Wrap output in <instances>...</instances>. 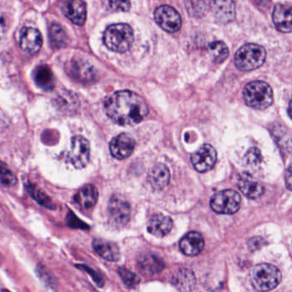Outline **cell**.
<instances>
[{"label": "cell", "mask_w": 292, "mask_h": 292, "mask_svg": "<svg viewBox=\"0 0 292 292\" xmlns=\"http://www.w3.org/2000/svg\"><path fill=\"white\" fill-rule=\"evenodd\" d=\"M105 113L114 123L122 126L137 124L149 114L145 100L129 90L118 91L105 100Z\"/></svg>", "instance_id": "obj_1"}, {"label": "cell", "mask_w": 292, "mask_h": 292, "mask_svg": "<svg viewBox=\"0 0 292 292\" xmlns=\"http://www.w3.org/2000/svg\"><path fill=\"white\" fill-rule=\"evenodd\" d=\"M118 275H120L121 279L123 280V283L130 288L136 287L141 281L140 278L137 275L131 272L130 270L126 269L124 267H120L118 269Z\"/></svg>", "instance_id": "obj_30"}, {"label": "cell", "mask_w": 292, "mask_h": 292, "mask_svg": "<svg viewBox=\"0 0 292 292\" xmlns=\"http://www.w3.org/2000/svg\"><path fill=\"white\" fill-rule=\"evenodd\" d=\"M43 41L38 29L31 27H25L21 31L19 45L22 50L28 54H35L41 50Z\"/></svg>", "instance_id": "obj_12"}, {"label": "cell", "mask_w": 292, "mask_h": 292, "mask_svg": "<svg viewBox=\"0 0 292 292\" xmlns=\"http://www.w3.org/2000/svg\"><path fill=\"white\" fill-rule=\"evenodd\" d=\"M149 181L152 187L155 190L164 189L169 184V170L165 165H155L149 172Z\"/></svg>", "instance_id": "obj_23"}, {"label": "cell", "mask_w": 292, "mask_h": 292, "mask_svg": "<svg viewBox=\"0 0 292 292\" xmlns=\"http://www.w3.org/2000/svg\"><path fill=\"white\" fill-rule=\"evenodd\" d=\"M64 15L69 18L74 24L82 26L84 24L86 17H87V7L83 1L74 0L69 1L64 5Z\"/></svg>", "instance_id": "obj_15"}, {"label": "cell", "mask_w": 292, "mask_h": 292, "mask_svg": "<svg viewBox=\"0 0 292 292\" xmlns=\"http://www.w3.org/2000/svg\"><path fill=\"white\" fill-rule=\"evenodd\" d=\"M208 51L213 61L222 63L229 56V49L223 41H213L208 46Z\"/></svg>", "instance_id": "obj_25"}, {"label": "cell", "mask_w": 292, "mask_h": 292, "mask_svg": "<svg viewBox=\"0 0 292 292\" xmlns=\"http://www.w3.org/2000/svg\"><path fill=\"white\" fill-rule=\"evenodd\" d=\"M5 32H6V23H5V17L0 14V41L4 38Z\"/></svg>", "instance_id": "obj_37"}, {"label": "cell", "mask_w": 292, "mask_h": 292, "mask_svg": "<svg viewBox=\"0 0 292 292\" xmlns=\"http://www.w3.org/2000/svg\"><path fill=\"white\" fill-rule=\"evenodd\" d=\"M210 5L213 15L221 23H229L235 17V4L232 1H213Z\"/></svg>", "instance_id": "obj_21"}, {"label": "cell", "mask_w": 292, "mask_h": 292, "mask_svg": "<svg viewBox=\"0 0 292 292\" xmlns=\"http://www.w3.org/2000/svg\"><path fill=\"white\" fill-rule=\"evenodd\" d=\"M66 225L72 229L79 230H88L89 226L81 221L72 211L69 210L66 215Z\"/></svg>", "instance_id": "obj_32"}, {"label": "cell", "mask_w": 292, "mask_h": 292, "mask_svg": "<svg viewBox=\"0 0 292 292\" xmlns=\"http://www.w3.org/2000/svg\"><path fill=\"white\" fill-rule=\"evenodd\" d=\"M99 192L95 185H87L78 190L75 195V203L84 209L94 208L97 203Z\"/></svg>", "instance_id": "obj_17"}, {"label": "cell", "mask_w": 292, "mask_h": 292, "mask_svg": "<svg viewBox=\"0 0 292 292\" xmlns=\"http://www.w3.org/2000/svg\"><path fill=\"white\" fill-rule=\"evenodd\" d=\"M262 156L259 149L257 148H252L247 152L246 155L244 157V161L247 165L250 166H258L262 162Z\"/></svg>", "instance_id": "obj_33"}, {"label": "cell", "mask_w": 292, "mask_h": 292, "mask_svg": "<svg viewBox=\"0 0 292 292\" xmlns=\"http://www.w3.org/2000/svg\"><path fill=\"white\" fill-rule=\"evenodd\" d=\"M35 81L37 84L42 88H51L53 83V77L50 68L46 66L39 67L36 71Z\"/></svg>", "instance_id": "obj_27"}, {"label": "cell", "mask_w": 292, "mask_h": 292, "mask_svg": "<svg viewBox=\"0 0 292 292\" xmlns=\"http://www.w3.org/2000/svg\"><path fill=\"white\" fill-rule=\"evenodd\" d=\"M90 159V144L87 139L82 136H75L71 140V145L68 154V160L77 169L84 168Z\"/></svg>", "instance_id": "obj_8"}, {"label": "cell", "mask_w": 292, "mask_h": 292, "mask_svg": "<svg viewBox=\"0 0 292 292\" xmlns=\"http://www.w3.org/2000/svg\"><path fill=\"white\" fill-rule=\"evenodd\" d=\"M173 226V221L168 216L155 214L149 220L148 231L153 236L161 238L169 233Z\"/></svg>", "instance_id": "obj_16"}, {"label": "cell", "mask_w": 292, "mask_h": 292, "mask_svg": "<svg viewBox=\"0 0 292 292\" xmlns=\"http://www.w3.org/2000/svg\"><path fill=\"white\" fill-rule=\"evenodd\" d=\"M35 272L39 279L41 280V282L43 283L44 285H46V287L51 289L53 291L58 290V286H59L58 280L48 269H46V267L42 265H38L36 267Z\"/></svg>", "instance_id": "obj_26"}, {"label": "cell", "mask_w": 292, "mask_h": 292, "mask_svg": "<svg viewBox=\"0 0 292 292\" xmlns=\"http://www.w3.org/2000/svg\"><path fill=\"white\" fill-rule=\"evenodd\" d=\"M109 5L114 10H123V11L130 10L131 7V3L127 1H112L109 2Z\"/></svg>", "instance_id": "obj_36"}, {"label": "cell", "mask_w": 292, "mask_h": 292, "mask_svg": "<svg viewBox=\"0 0 292 292\" xmlns=\"http://www.w3.org/2000/svg\"><path fill=\"white\" fill-rule=\"evenodd\" d=\"M103 41L111 51L123 53L128 51L133 44V30L131 26L124 23L113 24L106 28Z\"/></svg>", "instance_id": "obj_2"}, {"label": "cell", "mask_w": 292, "mask_h": 292, "mask_svg": "<svg viewBox=\"0 0 292 292\" xmlns=\"http://www.w3.org/2000/svg\"><path fill=\"white\" fill-rule=\"evenodd\" d=\"M135 146L136 141L132 136L128 134H120L111 141V154L116 159H127L133 153Z\"/></svg>", "instance_id": "obj_11"}, {"label": "cell", "mask_w": 292, "mask_h": 292, "mask_svg": "<svg viewBox=\"0 0 292 292\" xmlns=\"http://www.w3.org/2000/svg\"><path fill=\"white\" fill-rule=\"evenodd\" d=\"M238 186L243 194L250 199L261 197L264 193V187L249 175L244 174L239 177Z\"/></svg>", "instance_id": "obj_19"}, {"label": "cell", "mask_w": 292, "mask_h": 292, "mask_svg": "<svg viewBox=\"0 0 292 292\" xmlns=\"http://www.w3.org/2000/svg\"><path fill=\"white\" fill-rule=\"evenodd\" d=\"M266 50L257 44H246L239 48L235 55V64L240 70L249 71L257 69L264 64Z\"/></svg>", "instance_id": "obj_5"}, {"label": "cell", "mask_w": 292, "mask_h": 292, "mask_svg": "<svg viewBox=\"0 0 292 292\" xmlns=\"http://www.w3.org/2000/svg\"><path fill=\"white\" fill-rule=\"evenodd\" d=\"M240 205L241 197L235 190H222L211 198V208L215 213L221 214H233L239 210Z\"/></svg>", "instance_id": "obj_6"}, {"label": "cell", "mask_w": 292, "mask_h": 292, "mask_svg": "<svg viewBox=\"0 0 292 292\" xmlns=\"http://www.w3.org/2000/svg\"><path fill=\"white\" fill-rule=\"evenodd\" d=\"M205 242L203 236L198 232L192 231L188 233L180 241L179 247L181 251L188 257H195L203 251Z\"/></svg>", "instance_id": "obj_14"}, {"label": "cell", "mask_w": 292, "mask_h": 292, "mask_svg": "<svg viewBox=\"0 0 292 292\" xmlns=\"http://www.w3.org/2000/svg\"><path fill=\"white\" fill-rule=\"evenodd\" d=\"M265 245V239L261 236H256L253 239H249L248 242V247L250 251H256L258 249H262Z\"/></svg>", "instance_id": "obj_35"}, {"label": "cell", "mask_w": 292, "mask_h": 292, "mask_svg": "<svg viewBox=\"0 0 292 292\" xmlns=\"http://www.w3.org/2000/svg\"><path fill=\"white\" fill-rule=\"evenodd\" d=\"M282 275L273 265L262 263L257 265L250 272V280L253 287L260 292L273 290L280 285Z\"/></svg>", "instance_id": "obj_3"}, {"label": "cell", "mask_w": 292, "mask_h": 292, "mask_svg": "<svg viewBox=\"0 0 292 292\" xmlns=\"http://www.w3.org/2000/svg\"><path fill=\"white\" fill-rule=\"evenodd\" d=\"M165 266L166 264L163 259L154 254H145L140 258L138 262L139 269L144 275L148 276L160 272L164 269Z\"/></svg>", "instance_id": "obj_20"}, {"label": "cell", "mask_w": 292, "mask_h": 292, "mask_svg": "<svg viewBox=\"0 0 292 292\" xmlns=\"http://www.w3.org/2000/svg\"><path fill=\"white\" fill-rule=\"evenodd\" d=\"M217 161V153L213 147L205 144L200 147L191 156V162L199 172H206L212 169Z\"/></svg>", "instance_id": "obj_10"}, {"label": "cell", "mask_w": 292, "mask_h": 292, "mask_svg": "<svg viewBox=\"0 0 292 292\" xmlns=\"http://www.w3.org/2000/svg\"><path fill=\"white\" fill-rule=\"evenodd\" d=\"M285 182L287 185L288 189L291 190V171H290V167L288 168L287 172L285 175Z\"/></svg>", "instance_id": "obj_38"}, {"label": "cell", "mask_w": 292, "mask_h": 292, "mask_svg": "<svg viewBox=\"0 0 292 292\" xmlns=\"http://www.w3.org/2000/svg\"><path fill=\"white\" fill-rule=\"evenodd\" d=\"M50 38L55 47H61L66 43L67 35L64 28L59 24H52L50 28Z\"/></svg>", "instance_id": "obj_28"}, {"label": "cell", "mask_w": 292, "mask_h": 292, "mask_svg": "<svg viewBox=\"0 0 292 292\" xmlns=\"http://www.w3.org/2000/svg\"><path fill=\"white\" fill-rule=\"evenodd\" d=\"M17 178L11 172V170L4 163L0 161V185L6 187H11L16 185Z\"/></svg>", "instance_id": "obj_29"}, {"label": "cell", "mask_w": 292, "mask_h": 292, "mask_svg": "<svg viewBox=\"0 0 292 292\" xmlns=\"http://www.w3.org/2000/svg\"><path fill=\"white\" fill-rule=\"evenodd\" d=\"M1 292H11V291H10V290H6V289H3V290H1Z\"/></svg>", "instance_id": "obj_39"}, {"label": "cell", "mask_w": 292, "mask_h": 292, "mask_svg": "<svg viewBox=\"0 0 292 292\" xmlns=\"http://www.w3.org/2000/svg\"><path fill=\"white\" fill-rule=\"evenodd\" d=\"M272 20L278 30L282 33H290L291 31V8L286 5L275 6Z\"/></svg>", "instance_id": "obj_18"}, {"label": "cell", "mask_w": 292, "mask_h": 292, "mask_svg": "<svg viewBox=\"0 0 292 292\" xmlns=\"http://www.w3.org/2000/svg\"><path fill=\"white\" fill-rule=\"evenodd\" d=\"M110 221L117 226H125L131 218V205L121 195H113L108 204Z\"/></svg>", "instance_id": "obj_7"}, {"label": "cell", "mask_w": 292, "mask_h": 292, "mask_svg": "<svg viewBox=\"0 0 292 292\" xmlns=\"http://www.w3.org/2000/svg\"><path fill=\"white\" fill-rule=\"evenodd\" d=\"M26 189L28 194L30 195L31 197L35 200L36 203L40 205L43 206L44 208L53 210L56 208V205L54 204L53 202L43 190H41L40 188L37 187L35 185H32L30 182H28L26 185Z\"/></svg>", "instance_id": "obj_24"}, {"label": "cell", "mask_w": 292, "mask_h": 292, "mask_svg": "<svg viewBox=\"0 0 292 292\" xmlns=\"http://www.w3.org/2000/svg\"><path fill=\"white\" fill-rule=\"evenodd\" d=\"M172 283L175 287L180 291L187 292L192 290L196 285V279L191 270L180 269L177 271L173 277Z\"/></svg>", "instance_id": "obj_22"}, {"label": "cell", "mask_w": 292, "mask_h": 292, "mask_svg": "<svg viewBox=\"0 0 292 292\" xmlns=\"http://www.w3.org/2000/svg\"><path fill=\"white\" fill-rule=\"evenodd\" d=\"M76 267H77L78 269L82 270V271L87 272V275H89L98 286L101 287L104 285V280H103L102 277L95 270L93 269V268L88 267L87 265L77 264L76 265Z\"/></svg>", "instance_id": "obj_34"}, {"label": "cell", "mask_w": 292, "mask_h": 292, "mask_svg": "<svg viewBox=\"0 0 292 292\" xmlns=\"http://www.w3.org/2000/svg\"><path fill=\"white\" fill-rule=\"evenodd\" d=\"M244 100L249 107L257 110H265L272 105L273 101L272 90L267 82H249L243 91Z\"/></svg>", "instance_id": "obj_4"}, {"label": "cell", "mask_w": 292, "mask_h": 292, "mask_svg": "<svg viewBox=\"0 0 292 292\" xmlns=\"http://www.w3.org/2000/svg\"><path fill=\"white\" fill-rule=\"evenodd\" d=\"M93 248L105 261L115 262L120 259L119 248L113 242L103 239H95L93 240Z\"/></svg>", "instance_id": "obj_13"}, {"label": "cell", "mask_w": 292, "mask_h": 292, "mask_svg": "<svg viewBox=\"0 0 292 292\" xmlns=\"http://www.w3.org/2000/svg\"><path fill=\"white\" fill-rule=\"evenodd\" d=\"M272 135L275 136V139L277 141L278 145H280V146L284 145V149H285V145L288 150L290 151V138H283L284 136L289 135L286 129L284 128L282 126L279 125L277 128L272 130Z\"/></svg>", "instance_id": "obj_31"}, {"label": "cell", "mask_w": 292, "mask_h": 292, "mask_svg": "<svg viewBox=\"0 0 292 292\" xmlns=\"http://www.w3.org/2000/svg\"><path fill=\"white\" fill-rule=\"evenodd\" d=\"M154 19L162 29L169 33L177 32L182 25L179 14L169 5H162L157 8L154 11Z\"/></svg>", "instance_id": "obj_9"}]
</instances>
